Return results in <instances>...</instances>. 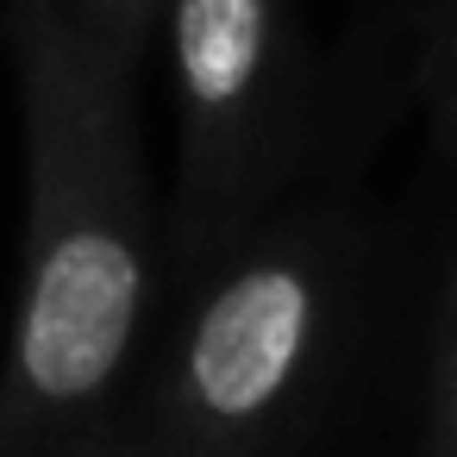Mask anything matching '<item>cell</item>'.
Returning a JSON list of instances; mask_svg holds the SVG:
<instances>
[{"label": "cell", "instance_id": "5", "mask_svg": "<svg viewBox=\"0 0 457 457\" xmlns=\"http://www.w3.org/2000/svg\"><path fill=\"white\" fill-rule=\"evenodd\" d=\"M51 7L132 70L145 63V45L157 38V20H163V0H51Z\"/></svg>", "mask_w": 457, "mask_h": 457}, {"label": "cell", "instance_id": "4", "mask_svg": "<svg viewBox=\"0 0 457 457\" xmlns=\"http://www.w3.org/2000/svg\"><path fill=\"white\" fill-rule=\"evenodd\" d=\"M426 451L457 457V251L445 263L438 320H432V363H426Z\"/></svg>", "mask_w": 457, "mask_h": 457}, {"label": "cell", "instance_id": "2", "mask_svg": "<svg viewBox=\"0 0 457 457\" xmlns=\"http://www.w3.org/2000/svg\"><path fill=\"white\" fill-rule=\"evenodd\" d=\"M370 238L345 201L288 195L195 276L157 357L151 457H307L363 313Z\"/></svg>", "mask_w": 457, "mask_h": 457}, {"label": "cell", "instance_id": "1", "mask_svg": "<svg viewBox=\"0 0 457 457\" xmlns=\"http://www.w3.org/2000/svg\"><path fill=\"white\" fill-rule=\"evenodd\" d=\"M7 51L26 132V245L0 357V457H57L120 420L163 276V226L138 151V70L51 0L7 7Z\"/></svg>", "mask_w": 457, "mask_h": 457}, {"label": "cell", "instance_id": "3", "mask_svg": "<svg viewBox=\"0 0 457 457\" xmlns=\"http://www.w3.org/2000/svg\"><path fill=\"white\" fill-rule=\"evenodd\" d=\"M176 195L163 270L182 282L288 201L313 145V51L295 0H163Z\"/></svg>", "mask_w": 457, "mask_h": 457}, {"label": "cell", "instance_id": "6", "mask_svg": "<svg viewBox=\"0 0 457 457\" xmlns=\"http://www.w3.org/2000/svg\"><path fill=\"white\" fill-rule=\"evenodd\" d=\"M426 101H432V120L445 132V145L457 151V0L445 7L438 32H432V57H426Z\"/></svg>", "mask_w": 457, "mask_h": 457}, {"label": "cell", "instance_id": "7", "mask_svg": "<svg viewBox=\"0 0 457 457\" xmlns=\"http://www.w3.org/2000/svg\"><path fill=\"white\" fill-rule=\"evenodd\" d=\"M57 457H151L145 451V438H138V420H107L101 432H88V438H76V445H63Z\"/></svg>", "mask_w": 457, "mask_h": 457}]
</instances>
